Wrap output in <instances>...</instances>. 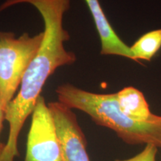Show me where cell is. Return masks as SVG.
<instances>
[{"label": "cell", "instance_id": "3957f363", "mask_svg": "<svg viewBox=\"0 0 161 161\" xmlns=\"http://www.w3.org/2000/svg\"><path fill=\"white\" fill-rule=\"evenodd\" d=\"M43 37V31L15 37L12 32L0 31V102L4 111L19 89Z\"/></svg>", "mask_w": 161, "mask_h": 161}, {"label": "cell", "instance_id": "30bf717a", "mask_svg": "<svg viewBox=\"0 0 161 161\" xmlns=\"http://www.w3.org/2000/svg\"><path fill=\"white\" fill-rule=\"evenodd\" d=\"M4 119H5V111H4L1 102H0V134H1L2 128H3V122ZM4 147H5V145L0 142V158H1L2 154H3Z\"/></svg>", "mask_w": 161, "mask_h": 161}, {"label": "cell", "instance_id": "6da1fadb", "mask_svg": "<svg viewBox=\"0 0 161 161\" xmlns=\"http://www.w3.org/2000/svg\"><path fill=\"white\" fill-rule=\"evenodd\" d=\"M70 3L71 0H6L0 6L1 12L17 4H31L40 12L45 25L40 49L24 75L17 96L5 110L9 134L0 161H14L15 157L19 156V133L28 116L33 113L48 78L58 68L76 61V55L64 46V43L69 40V35L64 28L63 19L69 9Z\"/></svg>", "mask_w": 161, "mask_h": 161}, {"label": "cell", "instance_id": "7a4b0ae2", "mask_svg": "<svg viewBox=\"0 0 161 161\" xmlns=\"http://www.w3.org/2000/svg\"><path fill=\"white\" fill-rule=\"evenodd\" d=\"M55 92L58 102L84 112L96 124L115 131L126 143L161 147V116L144 122L133 119L120 109L116 92L95 93L68 83L58 86Z\"/></svg>", "mask_w": 161, "mask_h": 161}, {"label": "cell", "instance_id": "5b68a950", "mask_svg": "<svg viewBox=\"0 0 161 161\" xmlns=\"http://www.w3.org/2000/svg\"><path fill=\"white\" fill-rule=\"evenodd\" d=\"M59 139L62 161H90L86 140L71 108L59 102L48 104Z\"/></svg>", "mask_w": 161, "mask_h": 161}, {"label": "cell", "instance_id": "8992f818", "mask_svg": "<svg viewBox=\"0 0 161 161\" xmlns=\"http://www.w3.org/2000/svg\"><path fill=\"white\" fill-rule=\"evenodd\" d=\"M91 14L101 42V55H116L136 62L130 46L119 37L107 18L98 0H84Z\"/></svg>", "mask_w": 161, "mask_h": 161}, {"label": "cell", "instance_id": "9c48e42d", "mask_svg": "<svg viewBox=\"0 0 161 161\" xmlns=\"http://www.w3.org/2000/svg\"><path fill=\"white\" fill-rule=\"evenodd\" d=\"M158 147L152 144L146 145L144 149L131 158L126 160H116V161H157L156 156Z\"/></svg>", "mask_w": 161, "mask_h": 161}, {"label": "cell", "instance_id": "52a82bcc", "mask_svg": "<svg viewBox=\"0 0 161 161\" xmlns=\"http://www.w3.org/2000/svg\"><path fill=\"white\" fill-rule=\"evenodd\" d=\"M116 96L120 109L133 119L144 122L155 116L151 112L143 93L134 86L123 88L116 92Z\"/></svg>", "mask_w": 161, "mask_h": 161}, {"label": "cell", "instance_id": "277c9868", "mask_svg": "<svg viewBox=\"0 0 161 161\" xmlns=\"http://www.w3.org/2000/svg\"><path fill=\"white\" fill-rule=\"evenodd\" d=\"M25 161H62L55 122L42 96L32 113Z\"/></svg>", "mask_w": 161, "mask_h": 161}, {"label": "cell", "instance_id": "ba28073f", "mask_svg": "<svg viewBox=\"0 0 161 161\" xmlns=\"http://www.w3.org/2000/svg\"><path fill=\"white\" fill-rule=\"evenodd\" d=\"M161 48V29L148 31L136 40L130 49L137 64L150 61Z\"/></svg>", "mask_w": 161, "mask_h": 161}]
</instances>
